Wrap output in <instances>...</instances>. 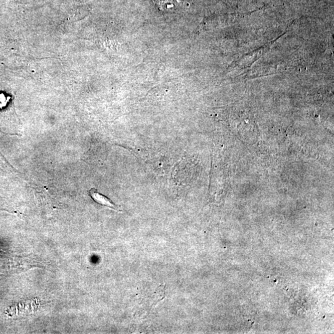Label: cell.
<instances>
[{"mask_svg":"<svg viewBox=\"0 0 334 334\" xmlns=\"http://www.w3.org/2000/svg\"><path fill=\"white\" fill-rule=\"evenodd\" d=\"M89 195L95 203L117 211V209H116L117 206L109 198L106 197L105 196L100 194L99 192H98V191L95 188H92L89 191Z\"/></svg>","mask_w":334,"mask_h":334,"instance_id":"cell-1","label":"cell"}]
</instances>
